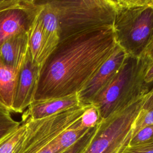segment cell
Masks as SVG:
<instances>
[{"instance_id": "5", "label": "cell", "mask_w": 153, "mask_h": 153, "mask_svg": "<svg viewBox=\"0 0 153 153\" xmlns=\"http://www.w3.org/2000/svg\"><path fill=\"white\" fill-rule=\"evenodd\" d=\"M87 106L79 104L44 118L23 122L25 131L12 153H56L51 142L80 119Z\"/></svg>"}, {"instance_id": "8", "label": "cell", "mask_w": 153, "mask_h": 153, "mask_svg": "<svg viewBox=\"0 0 153 153\" xmlns=\"http://www.w3.org/2000/svg\"><path fill=\"white\" fill-rule=\"evenodd\" d=\"M41 66L32 59L29 50L19 71L13 104V112L23 113L33 102Z\"/></svg>"}, {"instance_id": "2", "label": "cell", "mask_w": 153, "mask_h": 153, "mask_svg": "<svg viewBox=\"0 0 153 153\" xmlns=\"http://www.w3.org/2000/svg\"><path fill=\"white\" fill-rule=\"evenodd\" d=\"M112 1L117 45L127 56H143L153 36V0Z\"/></svg>"}, {"instance_id": "16", "label": "cell", "mask_w": 153, "mask_h": 153, "mask_svg": "<svg viewBox=\"0 0 153 153\" xmlns=\"http://www.w3.org/2000/svg\"><path fill=\"white\" fill-rule=\"evenodd\" d=\"M21 122L15 120L11 112L0 107V143L16 129Z\"/></svg>"}, {"instance_id": "9", "label": "cell", "mask_w": 153, "mask_h": 153, "mask_svg": "<svg viewBox=\"0 0 153 153\" xmlns=\"http://www.w3.org/2000/svg\"><path fill=\"white\" fill-rule=\"evenodd\" d=\"M39 10L37 1L27 7L9 8L0 11V46L11 37L28 32Z\"/></svg>"}, {"instance_id": "1", "label": "cell", "mask_w": 153, "mask_h": 153, "mask_svg": "<svg viewBox=\"0 0 153 153\" xmlns=\"http://www.w3.org/2000/svg\"><path fill=\"white\" fill-rule=\"evenodd\" d=\"M117 46L112 27L60 41L41 66L33 101L77 94Z\"/></svg>"}, {"instance_id": "7", "label": "cell", "mask_w": 153, "mask_h": 153, "mask_svg": "<svg viewBox=\"0 0 153 153\" xmlns=\"http://www.w3.org/2000/svg\"><path fill=\"white\" fill-rule=\"evenodd\" d=\"M127 55L118 45L113 53L77 93L80 105H91L96 97L112 81Z\"/></svg>"}, {"instance_id": "26", "label": "cell", "mask_w": 153, "mask_h": 153, "mask_svg": "<svg viewBox=\"0 0 153 153\" xmlns=\"http://www.w3.org/2000/svg\"><path fill=\"white\" fill-rule=\"evenodd\" d=\"M144 80L145 82L150 87L151 85H153V62L149 65L146 69Z\"/></svg>"}, {"instance_id": "27", "label": "cell", "mask_w": 153, "mask_h": 153, "mask_svg": "<svg viewBox=\"0 0 153 153\" xmlns=\"http://www.w3.org/2000/svg\"><path fill=\"white\" fill-rule=\"evenodd\" d=\"M143 57L148 60L150 63L153 62V36L146 51H145Z\"/></svg>"}, {"instance_id": "4", "label": "cell", "mask_w": 153, "mask_h": 153, "mask_svg": "<svg viewBox=\"0 0 153 153\" xmlns=\"http://www.w3.org/2000/svg\"><path fill=\"white\" fill-rule=\"evenodd\" d=\"M59 22L60 41L112 27L115 8L112 0H51Z\"/></svg>"}, {"instance_id": "22", "label": "cell", "mask_w": 153, "mask_h": 153, "mask_svg": "<svg viewBox=\"0 0 153 153\" xmlns=\"http://www.w3.org/2000/svg\"><path fill=\"white\" fill-rule=\"evenodd\" d=\"M96 127V126L90 129L82 137H81L73 145L66 149L63 153H79L91 139L95 130Z\"/></svg>"}, {"instance_id": "19", "label": "cell", "mask_w": 153, "mask_h": 153, "mask_svg": "<svg viewBox=\"0 0 153 153\" xmlns=\"http://www.w3.org/2000/svg\"><path fill=\"white\" fill-rule=\"evenodd\" d=\"M151 142H153V124L143 127L134 134L129 142L128 146H135Z\"/></svg>"}, {"instance_id": "15", "label": "cell", "mask_w": 153, "mask_h": 153, "mask_svg": "<svg viewBox=\"0 0 153 153\" xmlns=\"http://www.w3.org/2000/svg\"><path fill=\"white\" fill-rule=\"evenodd\" d=\"M79 120L60 133L51 142V146L56 153H63L92 128L82 127L79 124Z\"/></svg>"}, {"instance_id": "11", "label": "cell", "mask_w": 153, "mask_h": 153, "mask_svg": "<svg viewBox=\"0 0 153 153\" xmlns=\"http://www.w3.org/2000/svg\"><path fill=\"white\" fill-rule=\"evenodd\" d=\"M37 1L44 35V57L45 60L60 42L59 22L57 13L49 0Z\"/></svg>"}, {"instance_id": "13", "label": "cell", "mask_w": 153, "mask_h": 153, "mask_svg": "<svg viewBox=\"0 0 153 153\" xmlns=\"http://www.w3.org/2000/svg\"><path fill=\"white\" fill-rule=\"evenodd\" d=\"M19 71L8 66L0 59V107L10 112H13Z\"/></svg>"}, {"instance_id": "10", "label": "cell", "mask_w": 153, "mask_h": 153, "mask_svg": "<svg viewBox=\"0 0 153 153\" xmlns=\"http://www.w3.org/2000/svg\"><path fill=\"white\" fill-rule=\"evenodd\" d=\"M79 105L77 94L60 98L34 100L23 112L21 123L27 119L44 118L73 108Z\"/></svg>"}, {"instance_id": "17", "label": "cell", "mask_w": 153, "mask_h": 153, "mask_svg": "<svg viewBox=\"0 0 153 153\" xmlns=\"http://www.w3.org/2000/svg\"><path fill=\"white\" fill-rule=\"evenodd\" d=\"M25 129V124L20 125L0 143V153H12L14 147L22 137Z\"/></svg>"}, {"instance_id": "25", "label": "cell", "mask_w": 153, "mask_h": 153, "mask_svg": "<svg viewBox=\"0 0 153 153\" xmlns=\"http://www.w3.org/2000/svg\"><path fill=\"white\" fill-rule=\"evenodd\" d=\"M153 106V85L145 95L140 112H145Z\"/></svg>"}, {"instance_id": "21", "label": "cell", "mask_w": 153, "mask_h": 153, "mask_svg": "<svg viewBox=\"0 0 153 153\" xmlns=\"http://www.w3.org/2000/svg\"><path fill=\"white\" fill-rule=\"evenodd\" d=\"M153 124V106L145 112H139L134 125L132 136L143 127Z\"/></svg>"}, {"instance_id": "20", "label": "cell", "mask_w": 153, "mask_h": 153, "mask_svg": "<svg viewBox=\"0 0 153 153\" xmlns=\"http://www.w3.org/2000/svg\"><path fill=\"white\" fill-rule=\"evenodd\" d=\"M133 135V130L123 135L113 142L102 153H123Z\"/></svg>"}, {"instance_id": "3", "label": "cell", "mask_w": 153, "mask_h": 153, "mask_svg": "<svg viewBox=\"0 0 153 153\" xmlns=\"http://www.w3.org/2000/svg\"><path fill=\"white\" fill-rule=\"evenodd\" d=\"M150 62L143 56H127L118 73L92 102L104 120L143 97L150 87L144 77Z\"/></svg>"}, {"instance_id": "12", "label": "cell", "mask_w": 153, "mask_h": 153, "mask_svg": "<svg viewBox=\"0 0 153 153\" xmlns=\"http://www.w3.org/2000/svg\"><path fill=\"white\" fill-rule=\"evenodd\" d=\"M28 51V32L20 33L11 37L0 46V59L8 66L20 70Z\"/></svg>"}, {"instance_id": "23", "label": "cell", "mask_w": 153, "mask_h": 153, "mask_svg": "<svg viewBox=\"0 0 153 153\" xmlns=\"http://www.w3.org/2000/svg\"><path fill=\"white\" fill-rule=\"evenodd\" d=\"M33 0H0V11L18 7H25L30 5Z\"/></svg>"}, {"instance_id": "14", "label": "cell", "mask_w": 153, "mask_h": 153, "mask_svg": "<svg viewBox=\"0 0 153 153\" xmlns=\"http://www.w3.org/2000/svg\"><path fill=\"white\" fill-rule=\"evenodd\" d=\"M28 39L29 50L32 59L37 63L42 65L45 62L44 57V35L42 21L38 11L28 32Z\"/></svg>"}, {"instance_id": "24", "label": "cell", "mask_w": 153, "mask_h": 153, "mask_svg": "<svg viewBox=\"0 0 153 153\" xmlns=\"http://www.w3.org/2000/svg\"><path fill=\"white\" fill-rule=\"evenodd\" d=\"M123 153H153V142L135 146L128 145Z\"/></svg>"}, {"instance_id": "6", "label": "cell", "mask_w": 153, "mask_h": 153, "mask_svg": "<svg viewBox=\"0 0 153 153\" xmlns=\"http://www.w3.org/2000/svg\"><path fill=\"white\" fill-rule=\"evenodd\" d=\"M144 96L108 118L101 120L91 139L79 153H102L115 140L133 130Z\"/></svg>"}, {"instance_id": "18", "label": "cell", "mask_w": 153, "mask_h": 153, "mask_svg": "<svg viewBox=\"0 0 153 153\" xmlns=\"http://www.w3.org/2000/svg\"><path fill=\"white\" fill-rule=\"evenodd\" d=\"M99 111L93 105L87 106L79 120L80 126L85 128H93L100 121Z\"/></svg>"}]
</instances>
